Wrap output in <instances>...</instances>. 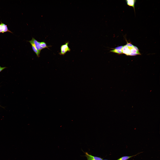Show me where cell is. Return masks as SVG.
I'll return each mask as SVG.
<instances>
[{
	"instance_id": "obj_1",
	"label": "cell",
	"mask_w": 160,
	"mask_h": 160,
	"mask_svg": "<svg viewBox=\"0 0 160 160\" xmlns=\"http://www.w3.org/2000/svg\"><path fill=\"white\" fill-rule=\"evenodd\" d=\"M62 89L66 90L70 94L75 101L78 110L81 104V101L80 98L81 91L80 84L75 82L67 75H65L63 79L60 81L56 82Z\"/></svg>"
},
{
	"instance_id": "obj_2",
	"label": "cell",
	"mask_w": 160,
	"mask_h": 160,
	"mask_svg": "<svg viewBox=\"0 0 160 160\" xmlns=\"http://www.w3.org/2000/svg\"><path fill=\"white\" fill-rule=\"evenodd\" d=\"M137 85L134 84L129 89L123 91L121 95V103L119 106L121 109L127 110L135 103H139L140 97L136 92Z\"/></svg>"
},
{
	"instance_id": "obj_3",
	"label": "cell",
	"mask_w": 160,
	"mask_h": 160,
	"mask_svg": "<svg viewBox=\"0 0 160 160\" xmlns=\"http://www.w3.org/2000/svg\"><path fill=\"white\" fill-rule=\"evenodd\" d=\"M1 44V47L5 52L7 66L13 63H17L25 66L23 63L16 58L13 50L4 46L3 44Z\"/></svg>"
},
{
	"instance_id": "obj_4",
	"label": "cell",
	"mask_w": 160,
	"mask_h": 160,
	"mask_svg": "<svg viewBox=\"0 0 160 160\" xmlns=\"http://www.w3.org/2000/svg\"><path fill=\"white\" fill-rule=\"evenodd\" d=\"M62 89L66 100L72 107L74 112L76 114H78L79 111L77 109L76 104L75 101L72 97L70 94L66 90L64 89Z\"/></svg>"
},
{
	"instance_id": "obj_5",
	"label": "cell",
	"mask_w": 160,
	"mask_h": 160,
	"mask_svg": "<svg viewBox=\"0 0 160 160\" xmlns=\"http://www.w3.org/2000/svg\"><path fill=\"white\" fill-rule=\"evenodd\" d=\"M80 90L81 92L86 97L94 95L95 93L93 91L92 87L87 84H84L80 85Z\"/></svg>"
},
{
	"instance_id": "obj_6",
	"label": "cell",
	"mask_w": 160,
	"mask_h": 160,
	"mask_svg": "<svg viewBox=\"0 0 160 160\" xmlns=\"http://www.w3.org/2000/svg\"><path fill=\"white\" fill-rule=\"evenodd\" d=\"M1 65L7 66L5 52L2 47L0 48V65Z\"/></svg>"
},
{
	"instance_id": "obj_7",
	"label": "cell",
	"mask_w": 160,
	"mask_h": 160,
	"mask_svg": "<svg viewBox=\"0 0 160 160\" xmlns=\"http://www.w3.org/2000/svg\"><path fill=\"white\" fill-rule=\"evenodd\" d=\"M14 135L11 134H1L0 133V144L9 138Z\"/></svg>"
}]
</instances>
